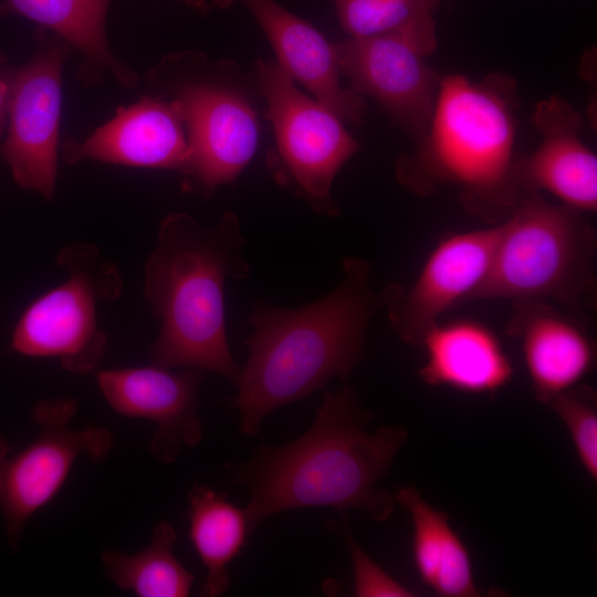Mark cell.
Listing matches in <instances>:
<instances>
[{"instance_id": "cell-1", "label": "cell", "mask_w": 597, "mask_h": 597, "mask_svg": "<svg viewBox=\"0 0 597 597\" xmlns=\"http://www.w3.org/2000/svg\"><path fill=\"white\" fill-rule=\"evenodd\" d=\"M370 415L356 391L345 386L326 391L311 428L276 448L260 447L244 463L230 467L234 483L244 485L249 531L268 517L303 507L359 509L377 522L392 513L396 499L378 482L408 439L397 426L366 430Z\"/></svg>"}, {"instance_id": "cell-2", "label": "cell", "mask_w": 597, "mask_h": 597, "mask_svg": "<svg viewBox=\"0 0 597 597\" xmlns=\"http://www.w3.org/2000/svg\"><path fill=\"white\" fill-rule=\"evenodd\" d=\"M342 268L341 284L308 305H253L249 358L232 402L243 434H256L270 412L324 389L331 378L345 380L363 360L368 326L388 304L391 284L376 292L364 259L346 256Z\"/></svg>"}, {"instance_id": "cell-3", "label": "cell", "mask_w": 597, "mask_h": 597, "mask_svg": "<svg viewBox=\"0 0 597 597\" xmlns=\"http://www.w3.org/2000/svg\"><path fill=\"white\" fill-rule=\"evenodd\" d=\"M243 245L231 211L212 226L184 212L160 222L144 269L145 297L160 320L151 364L210 370L238 386L242 369L229 347L223 293L228 279L243 280L250 273Z\"/></svg>"}, {"instance_id": "cell-4", "label": "cell", "mask_w": 597, "mask_h": 597, "mask_svg": "<svg viewBox=\"0 0 597 597\" xmlns=\"http://www.w3.org/2000/svg\"><path fill=\"white\" fill-rule=\"evenodd\" d=\"M515 93L504 75L441 78L428 133L417 153L399 161V181L423 195L454 186L472 213L506 219L524 197L515 175Z\"/></svg>"}, {"instance_id": "cell-5", "label": "cell", "mask_w": 597, "mask_h": 597, "mask_svg": "<svg viewBox=\"0 0 597 597\" xmlns=\"http://www.w3.org/2000/svg\"><path fill=\"white\" fill-rule=\"evenodd\" d=\"M595 255L596 234L583 212L526 195L499 224L490 270L470 300L558 303L583 322Z\"/></svg>"}, {"instance_id": "cell-6", "label": "cell", "mask_w": 597, "mask_h": 597, "mask_svg": "<svg viewBox=\"0 0 597 597\" xmlns=\"http://www.w3.org/2000/svg\"><path fill=\"white\" fill-rule=\"evenodd\" d=\"M56 264L66 279L23 312L11 348L24 356L59 358L65 370L90 374L98 368L107 347L97 322L98 305L117 298L123 281L116 266L102 261L100 250L88 243L66 244Z\"/></svg>"}, {"instance_id": "cell-7", "label": "cell", "mask_w": 597, "mask_h": 597, "mask_svg": "<svg viewBox=\"0 0 597 597\" xmlns=\"http://www.w3.org/2000/svg\"><path fill=\"white\" fill-rule=\"evenodd\" d=\"M432 12L426 9L394 31L335 45L352 90L375 98L418 145L428 133L441 81L427 62L437 46Z\"/></svg>"}, {"instance_id": "cell-8", "label": "cell", "mask_w": 597, "mask_h": 597, "mask_svg": "<svg viewBox=\"0 0 597 597\" xmlns=\"http://www.w3.org/2000/svg\"><path fill=\"white\" fill-rule=\"evenodd\" d=\"M76 411L73 398L40 401L32 415L38 436L13 454L0 436V509L13 548L28 520L57 494L76 459L85 454L101 462L112 450L113 437L106 428H71Z\"/></svg>"}, {"instance_id": "cell-9", "label": "cell", "mask_w": 597, "mask_h": 597, "mask_svg": "<svg viewBox=\"0 0 597 597\" xmlns=\"http://www.w3.org/2000/svg\"><path fill=\"white\" fill-rule=\"evenodd\" d=\"M258 75L276 136L280 177L313 210L337 216L332 184L358 144L343 121L318 101L298 92L293 78L277 63L260 61Z\"/></svg>"}, {"instance_id": "cell-10", "label": "cell", "mask_w": 597, "mask_h": 597, "mask_svg": "<svg viewBox=\"0 0 597 597\" xmlns=\"http://www.w3.org/2000/svg\"><path fill=\"white\" fill-rule=\"evenodd\" d=\"M34 57L11 76L7 137L0 147L14 181L51 200L57 175L61 78L70 44L40 27Z\"/></svg>"}, {"instance_id": "cell-11", "label": "cell", "mask_w": 597, "mask_h": 597, "mask_svg": "<svg viewBox=\"0 0 597 597\" xmlns=\"http://www.w3.org/2000/svg\"><path fill=\"white\" fill-rule=\"evenodd\" d=\"M174 101L189 146L185 186L209 196L231 184L253 157L259 136L255 112L237 92L208 81L180 85Z\"/></svg>"}, {"instance_id": "cell-12", "label": "cell", "mask_w": 597, "mask_h": 597, "mask_svg": "<svg viewBox=\"0 0 597 597\" xmlns=\"http://www.w3.org/2000/svg\"><path fill=\"white\" fill-rule=\"evenodd\" d=\"M498 235L499 224L451 233L432 249L406 293L391 284L388 318L406 344L420 346L442 314L470 300L490 270Z\"/></svg>"}, {"instance_id": "cell-13", "label": "cell", "mask_w": 597, "mask_h": 597, "mask_svg": "<svg viewBox=\"0 0 597 597\" xmlns=\"http://www.w3.org/2000/svg\"><path fill=\"white\" fill-rule=\"evenodd\" d=\"M203 378L201 369L154 364L97 373L100 390L117 413L156 425L150 452L164 464L201 441L198 394Z\"/></svg>"}, {"instance_id": "cell-14", "label": "cell", "mask_w": 597, "mask_h": 597, "mask_svg": "<svg viewBox=\"0 0 597 597\" xmlns=\"http://www.w3.org/2000/svg\"><path fill=\"white\" fill-rule=\"evenodd\" d=\"M70 164L84 159L133 167L186 172L188 137L178 105L161 97L145 96L118 108L115 117L83 142L63 146Z\"/></svg>"}, {"instance_id": "cell-15", "label": "cell", "mask_w": 597, "mask_h": 597, "mask_svg": "<svg viewBox=\"0 0 597 597\" xmlns=\"http://www.w3.org/2000/svg\"><path fill=\"white\" fill-rule=\"evenodd\" d=\"M534 123L543 134L538 148L517 159L515 175L523 196L544 190L572 209H597V157L580 137L582 117L564 100L537 104Z\"/></svg>"}, {"instance_id": "cell-16", "label": "cell", "mask_w": 597, "mask_h": 597, "mask_svg": "<svg viewBox=\"0 0 597 597\" xmlns=\"http://www.w3.org/2000/svg\"><path fill=\"white\" fill-rule=\"evenodd\" d=\"M507 334L521 343L536 399L548 404L593 369L596 350L583 322L542 301L513 302Z\"/></svg>"}, {"instance_id": "cell-17", "label": "cell", "mask_w": 597, "mask_h": 597, "mask_svg": "<svg viewBox=\"0 0 597 597\" xmlns=\"http://www.w3.org/2000/svg\"><path fill=\"white\" fill-rule=\"evenodd\" d=\"M213 1L221 7L243 3L272 43L277 64L343 122L356 124L360 121L365 111L360 95L342 86L335 45L312 24L274 0Z\"/></svg>"}, {"instance_id": "cell-18", "label": "cell", "mask_w": 597, "mask_h": 597, "mask_svg": "<svg viewBox=\"0 0 597 597\" xmlns=\"http://www.w3.org/2000/svg\"><path fill=\"white\" fill-rule=\"evenodd\" d=\"M422 381L470 395H495L513 377V366L498 335L474 320L439 322L421 345Z\"/></svg>"}, {"instance_id": "cell-19", "label": "cell", "mask_w": 597, "mask_h": 597, "mask_svg": "<svg viewBox=\"0 0 597 597\" xmlns=\"http://www.w3.org/2000/svg\"><path fill=\"white\" fill-rule=\"evenodd\" d=\"M412 522V558L422 583L442 597L480 596L470 553L449 523V515L410 488L395 496Z\"/></svg>"}, {"instance_id": "cell-20", "label": "cell", "mask_w": 597, "mask_h": 597, "mask_svg": "<svg viewBox=\"0 0 597 597\" xmlns=\"http://www.w3.org/2000/svg\"><path fill=\"white\" fill-rule=\"evenodd\" d=\"M188 501L189 536L206 567L201 595L221 596L231 584L229 565L251 535L245 510L199 484L188 492Z\"/></svg>"}, {"instance_id": "cell-21", "label": "cell", "mask_w": 597, "mask_h": 597, "mask_svg": "<svg viewBox=\"0 0 597 597\" xmlns=\"http://www.w3.org/2000/svg\"><path fill=\"white\" fill-rule=\"evenodd\" d=\"M111 0H4L0 12L13 11L36 22L77 49L85 64L108 70L125 86H133L135 74L112 53L105 32Z\"/></svg>"}, {"instance_id": "cell-22", "label": "cell", "mask_w": 597, "mask_h": 597, "mask_svg": "<svg viewBox=\"0 0 597 597\" xmlns=\"http://www.w3.org/2000/svg\"><path fill=\"white\" fill-rule=\"evenodd\" d=\"M177 532L166 522L154 528L150 544L136 554L106 551L102 564L108 578L121 589L139 597H186L191 591L193 574L174 554Z\"/></svg>"}, {"instance_id": "cell-23", "label": "cell", "mask_w": 597, "mask_h": 597, "mask_svg": "<svg viewBox=\"0 0 597 597\" xmlns=\"http://www.w3.org/2000/svg\"><path fill=\"white\" fill-rule=\"evenodd\" d=\"M350 38H368L404 25L419 12L434 9L437 0H332Z\"/></svg>"}, {"instance_id": "cell-24", "label": "cell", "mask_w": 597, "mask_h": 597, "mask_svg": "<svg viewBox=\"0 0 597 597\" xmlns=\"http://www.w3.org/2000/svg\"><path fill=\"white\" fill-rule=\"evenodd\" d=\"M547 405L565 425L577 458L586 473L597 480V396L585 385H576L555 396Z\"/></svg>"}, {"instance_id": "cell-25", "label": "cell", "mask_w": 597, "mask_h": 597, "mask_svg": "<svg viewBox=\"0 0 597 597\" xmlns=\"http://www.w3.org/2000/svg\"><path fill=\"white\" fill-rule=\"evenodd\" d=\"M344 540L350 554L354 591L357 597H411L415 593L398 583L378 566L356 543L348 527Z\"/></svg>"}, {"instance_id": "cell-26", "label": "cell", "mask_w": 597, "mask_h": 597, "mask_svg": "<svg viewBox=\"0 0 597 597\" xmlns=\"http://www.w3.org/2000/svg\"><path fill=\"white\" fill-rule=\"evenodd\" d=\"M11 76L2 78L0 76V134L7 126L10 101Z\"/></svg>"}, {"instance_id": "cell-27", "label": "cell", "mask_w": 597, "mask_h": 597, "mask_svg": "<svg viewBox=\"0 0 597 597\" xmlns=\"http://www.w3.org/2000/svg\"><path fill=\"white\" fill-rule=\"evenodd\" d=\"M181 1H184L186 4L197 10L203 11L207 9V3L205 0H181Z\"/></svg>"}]
</instances>
